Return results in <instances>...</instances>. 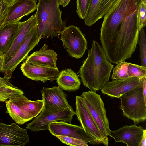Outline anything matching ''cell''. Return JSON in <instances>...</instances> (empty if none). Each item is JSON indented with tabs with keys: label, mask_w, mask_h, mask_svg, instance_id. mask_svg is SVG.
<instances>
[{
	"label": "cell",
	"mask_w": 146,
	"mask_h": 146,
	"mask_svg": "<svg viewBox=\"0 0 146 146\" xmlns=\"http://www.w3.org/2000/svg\"><path fill=\"white\" fill-rule=\"evenodd\" d=\"M88 55L79 71L83 85L90 91L101 90L109 81L114 66L108 59L102 47L94 40Z\"/></svg>",
	"instance_id": "cell-1"
},
{
	"label": "cell",
	"mask_w": 146,
	"mask_h": 146,
	"mask_svg": "<svg viewBox=\"0 0 146 146\" xmlns=\"http://www.w3.org/2000/svg\"><path fill=\"white\" fill-rule=\"evenodd\" d=\"M139 2V0H116L104 16L100 39L109 60L123 21L128 15L136 10Z\"/></svg>",
	"instance_id": "cell-2"
},
{
	"label": "cell",
	"mask_w": 146,
	"mask_h": 146,
	"mask_svg": "<svg viewBox=\"0 0 146 146\" xmlns=\"http://www.w3.org/2000/svg\"><path fill=\"white\" fill-rule=\"evenodd\" d=\"M35 13L38 38L59 37L65 27L58 0H38Z\"/></svg>",
	"instance_id": "cell-3"
},
{
	"label": "cell",
	"mask_w": 146,
	"mask_h": 146,
	"mask_svg": "<svg viewBox=\"0 0 146 146\" xmlns=\"http://www.w3.org/2000/svg\"><path fill=\"white\" fill-rule=\"evenodd\" d=\"M6 112L16 123L23 125L36 117L42 111V100L32 101L20 94L5 101Z\"/></svg>",
	"instance_id": "cell-4"
},
{
	"label": "cell",
	"mask_w": 146,
	"mask_h": 146,
	"mask_svg": "<svg viewBox=\"0 0 146 146\" xmlns=\"http://www.w3.org/2000/svg\"><path fill=\"white\" fill-rule=\"evenodd\" d=\"M120 108L123 115L133 121L135 124L143 122L146 119V102L143 94L142 87L133 90L123 95Z\"/></svg>",
	"instance_id": "cell-5"
},
{
	"label": "cell",
	"mask_w": 146,
	"mask_h": 146,
	"mask_svg": "<svg viewBox=\"0 0 146 146\" xmlns=\"http://www.w3.org/2000/svg\"><path fill=\"white\" fill-rule=\"evenodd\" d=\"M60 35L62 46L68 55L76 59L82 58L87 49V42L80 28L73 25L65 27Z\"/></svg>",
	"instance_id": "cell-6"
},
{
	"label": "cell",
	"mask_w": 146,
	"mask_h": 146,
	"mask_svg": "<svg viewBox=\"0 0 146 146\" xmlns=\"http://www.w3.org/2000/svg\"><path fill=\"white\" fill-rule=\"evenodd\" d=\"M81 96L92 117L102 132L109 136L111 130L106 110L101 96L96 92H83Z\"/></svg>",
	"instance_id": "cell-7"
},
{
	"label": "cell",
	"mask_w": 146,
	"mask_h": 146,
	"mask_svg": "<svg viewBox=\"0 0 146 146\" xmlns=\"http://www.w3.org/2000/svg\"><path fill=\"white\" fill-rule=\"evenodd\" d=\"M76 115L85 132L94 139L95 144L108 146L109 139L102 132L92 117L82 97L76 96L75 100Z\"/></svg>",
	"instance_id": "cell-8"
},
{
	"label": "cell",
	"mask_w": 146,
	"mask_h": 146,
	"mask_svg": "<svg viewBox=\"0 0 146 146\" xmlns=\"http://www.w3.org/2000/svg\"><path fill=\"white\" fill-rule=\"evenodd\" d=\"M39 41L37 25L20 46L13 58L4 65L2 72L4 77L9 79L12 77L13 73L17 66L26 59L29 53L38 44Z\"/></svg>",
	"instance_id": "cell-9"
},
{
	"label": "cell",
	"mask_w": 146,
	"mask_h": 146,
	"mask_svg": "<svg viewBox=\"0 0 146 146\" xmlns=\"http://www.w3.org/2000/svg\"><path fill=\"white\" fill-rule=\"evenodd\" d=\"M76 114L73 109L58 111H49L42 110L40 114L30 123L27 124L26 129L32 131L48 130L49 125L58 121L71 123L73 117Z\"/></svg>",
	"instance_id": "cell-10"
},
{
	"label": "cell",
	"mask_w": 146,
	"mask_h": 146,
	"mask_svg": "<svg viewBox=\"0 0 146 146\" xmlns=\"http://www.w3.org/2000/svg\"><path fill=\"white\" fill-rule=\"evenodd\" d=\"M146 78L130 77L121 80H112L107 82L100 90L104 94L111 97L119 98L131 91L142 87Z\"/></svg>",
	"instance_id": "cell-11"
},
{
	"label": "cell",
	"mask_w": 146,
	"mask_h": 146,
	"mask_svg": "<svg viewBox=\"0 0 146 146\" xmlns=\"http://www.w3.org/2000/svg\"><path fill=\"white\" fill-rule=\"evenodd\" d=\"M40 91L44 102L42 110L58 111L73 109L68 102L67 95L59 86L43 87Z\"/></svg>",
	"instance_id": "cell-12"
},
{
	"label": "cell",
	"mask_w": 146,
	"mask_h": 146,
	"mask_svg": "<svg viewBox=\"0 0 146 146\" xmlns=\"http://www.w3.org/2000/svg\"><path fill=\"white\" fill-rule=\"evenodd\" d=\"M26 129L14 123L10 125L0 122V146H24L29 141Z\"/></svg>",
	"instance_id": "cell-13"
},
{
	"label": "cell",
	"mask_w": 146,
	"mask_h": 146,
	"mask_svg": "<svg viewBox=\"0 0 146 146\" xmlns=\"http://www.w3.org/2000/svg\"><path fill=\"white\" fill-rule=\"evenodd\" d=\"M48 130L52 135L70 137L83 141L87 143L95 144L94 138L86 133L82 126L66 122L55 121L50 123Z\"/></svg>",
	"instance_id": "cell-14"
},
{
	"label": "cell",
	"mask_w": 146,
	"mask_h": 146,
	"mask_svg": "<svg viewBox=\"0 0 146 146\" xmlns=\"http://www.w3.org/2000/svg\"><path fill=\"white\" fill-rule=\"evenodd\" d=\"M20 69L27 77L43 83L48 80L52 82L56 80L60 72L58 68L33 64L25 61L21 64Z\"/></svg>",
	"instance_id": "cell-15"
},
{
	"label": "cell",
	"mask_w": 146,
	"mask_h": 146,
	"mask_svg": "<svg viewBox=\"0 0 146 146\" xmlns=\"http://www.w3.org/2000/svg\"><path fill=\"white\" fill-rule=\"evenodd\" d=\"M144 129L134 124L126 125L115 131L111 130L109 136L116 142H121L127 146H139Z\"/></svg>",
	"instance_id": "cell-16"
},
{
	"label": "cell",
	"mask_w": 146,
	"mask_h": 146,
	"mask_svg": "<svg viewBox=\"0 0 146 146\" xmlns=\"http://www.w3.org/2000/svg\"><path fill=\"white\" fill-rule=\"evenodd\" d=\"M37 25L35 14L25 21L19 22L17 30L13 43L10 48L3 55L4 65L13 58L20 46Z\"/></svg>",
	"instance_id": "cell-17"
},
{
	"label": "cell",
	"mask_w": 146,
	"mask_h": 146,
	"mask_svg": "<svg viewBox=\"0 0 146 146\" xmlns=\"http://www.w3.org/2000/svg\"><path fill=\"white\" fill-rule=\"evenodd\" d=\"M37 6L36 0H17L9 7L7 16L2 24L19 22L23 17L33 12Z\"/></svg>",
	"instance_id": "cell-18"
},
{
	"label": "cell",
	"mask_w": 146,
	"mask_h": 146,
	"mask_svg": "<svg viewBox=\"0 0 146 146\" xmlns=\"http://www.w3.org/2000/svg\"><path fill=\"white\" fill-rule=\"evenodd\" d=\"M57 56L56 52L48 49V46L45 44L40 50L28 56L25 61L33 64L58 68L56 65Z\"/></svg>",
	"instance_id": "cell-19"
},
{
	"label": "cell",
	"mask_w": 146,
	"mask_h": 146,
	"mask_svg": "<svg viewBox=\"0 0 146 146\" xmlns=\"http://www.w3.org/2000/svg\"><path fill=\"white\" fill-rule=\"evenodd\" d=\"M79 75L70 68L59 72L56 79L58 86L62 90L73 91L78 90L81 84Z\"/></svg>",
	"instance_id": "cell-20"
},
{
	"label": "cell",
	"mask_w": 146,
	"mask_h": 146,
	"mask_svg": "<svg viewBox=\"0 0 146 146\" xmlns=\"http://www.w3.org/2000/svg\"><path fill=\"white\" fill-rule=\"evenodd\" d=\"M19 22L0 25V52L4 55L11 48L16 34Z\"/></svg>",
	"instance_id": "cell-21"
},
{
	"label": "cell",
	"mask_w": 146,
	"mask_h": 146,
	"mask_svg": "<svg viewBox=\"0 0 146 146\" xmlns=\"http://www.w3.org/2000/svg\"><path fill=\"white\" fill-rule=\"evenodd\" d=\"M24 94L22 90L11 83L10 79L0 77V102H5L7 99Z\"/></svg>",
	"instance_id": "cell-22"
},
{
	"label": "cell",
	"mask_w": 146,
	"mask_h": 146,
	"mask_svg": "<svg viewBox=\"0 0 146 146\" xmlns=\"http://www.w3.org/2000/svg\"><path fill=\"white\" fill-rule=\"evenodd\" d=\"M128 63L124 61L116 63L113 70L111 78L112 80H121L130 77L128 72Z\"/></svg>",
	"instance_id": "cell-23"
},
{
	"label": "cell",
	"mask_w": 146,
	"mask_h": 146,
	"mask_svg": "<svg viewBox=\"0 0 146 146\" xmlns=\"http://www.w3.org/2000/svg\"><path fill=\"white\" fill-rule=\"evenodd\" d=\"M138 39L141 65L146 67V37L143 28L139 31Z\"/></svg>",
	"instance_id": "cell-24"
},
{
	"label": "cell",
	"mask_w": 146,
	"mask_h": 146,
	"mask_svg": "<svg viewBox=\"0 0 146 146\" xmlns=\"http://www.w3.org/2000/svg\"><path fill=\"white\" fill-rule=\"evenodd\" d=\"M128 72L130 77H134L139 78L146 77V67L129 63Z\"/></svg>",
	"instance_id": "cell-25"
},
{
	"label": "cell",
	"mask_w": 146,
	"mask_h": 146,
	"mask_svg": "<svg viewBox=\"0 0 146 146\" xmlns=\"http://www.w3.org/2000/svg\"><path fill=\"white\" fill-rule=\"evenodd\" d=\"M146 0H139L137 15L139 30L146 25Z\"/></svg>",
	"instance_id": "cell-26"
},
{
	"label": "cell",
	"mask_w": 146,
	"mask_h": 146,
	"mask_svg": "<svg viewBox=\"0 0 146 146\" xmlns=\"http://www.w3.org/2000/svg\"><path fill=\"white\" fill-rule=\"evenodd\" d=\"M91 0H76V11L79 18L84 19Z\"/></svg>",
	"instance_id": "cell-27"
},
{
	"label": "cell",
	"mask_w": 146,
	"mask_h": 146,
	"mask_svg": "<svg viewBox=\"0 0 146 146\" xmlns=\"http://www.w3.org/2000/svg\"><path fill=\"white\" fill-rule=\"evenodd\" d=\"M56 137L63 143L72 146H88V143L73 137L64 136H56Z\"/></svg>",
	"instance_id": "cell-28"
},
{
	"label": "cell",
	"mask_w": 146,
	"mask_h": 146,
	"mask_svg": "<svg viewBox=\"0 0 146 146\" xmlns=\"http://www.w3.org/2000/svg\"><path fill=\"white\" fill-rule=\"evenodd\" d=\"M8 8L4 0H0V25L6 18Z\"/></svg>",
	"instance_id": "cell-29"
},
{
	"label": "cell",
	"mask_w": 146,
	"mask_h": 146,
	"mask_svg": "<svg viewBox=\"0 0 146 146\" xmlns=\"http://www.w3.org/2000/svg\"><path fill=\"white\" fill-rule=\"evenodd\" d=\"M146 130L144 129L142 139L139 146H146Z\"/></svg>",
	"instance_id": "cell-30"
},
{
	"label": "cell",
	"mask_w": 146,
	"mask_h": 146,
	"mask_svg": "<svg viewBox=\"0 0 146 146\" xmlns=\"http://www.w3.org/2000/svg\"><path fill=\"white\" fill-rule=\"evenodd\" d=\"M143 94L144 100L146 102V78L144 81L142 86Z\"/></svg>",
	"instance_id": "cell-31"
},
{
	"label": "cell",
	"mask_w": 146,
	"mask_h": 146,
	"mask_svg": "<svg viewBox=\"0 0 146 146\" xmlns=\"http://www.w3.org/2000/svg\"><path fill=\"white\" fill-rule=\"evenodd\" d=\"M4 64V56L3 55L0 56V73L2 72Z\"/></svg>",
	"instance_id": "cell-32"
},
{
	"label": "cell",
	"mask_w": 146,
	"mask_h": 146,
	"mask_svg": "<svg viewBox=\"0 0 146 146\" xmlns=\"http://www.w3.org/2000/svg\"><path fill=\"white\" fill-rule=\"evenodd\" d=\"M17 0H4L7 6L9 7L12 5Z\"/></svg>",
	"instance_id": "cell-33"
},
{
	"label": "cell",
	"mask_w": 146,
	"mask_h": 146,
	"mask_svg": "<svg viewBox=\"0 0 146 146\" xmlns=\"http://www.w3.org/2000/svg\"><path fill=\"white\" fill-rule=\"evenodd\" d=\"M71 0H64L62 5L64 7L67 5Z\"/></svg>",
	"instance_id": "cell-34"
},
{
	"label": "cell",
	"mask_w": 146,
	"mask_h": 146,
	"mask_svg": "<svg viewBox=\"0 0 146 146\" xmlns=\"http://www.w3.org/2000/svg\"><path fill=\"white\" fill-rule=\"evenodd\" d=\"M64 0H58L59 5H62Z\"/></svg>",
	"instance_id": "cell-35"
},
{
	"label": "cell",
	"mask_w": 146,
	"mask_h": 146,
	"mask_svg": "<svg viewBox=\"0 0 146 146\" xmlns=\"http://www.w3.org/2000/svg\"><path fill=\"white\" fill-rule=\"evenodd\" d=\"M2 55H3L2 54H1L0 52V56H2Z\"/></svg>",
	"instance_id": "cell-36"
},
{
	"label": "cell",
	"mask_w": 146,
	"mask_h": 146,
	"mask_svg": "<svg viewBox=\"0 0 146 146\" xmlns=\"http://www.w3.org/2000/svg\"></svg>",
	"instance_id": "cell-37"
}]
</instances>
